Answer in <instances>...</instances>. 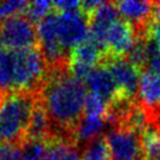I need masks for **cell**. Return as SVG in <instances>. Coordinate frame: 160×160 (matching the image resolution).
<instances>
[{
    "label": "cell",
    "mask_w": 160,
    "mask_h": 160,
    "mask_svg": "<svg viewBox=\"0 0 160 160\" xmlns=\"http://www.w3.org/2000/svg\"><path fill=\"white\" fill-rule=\"evenodd\" d=\"M28 5L29 2L23 0L0 1V22L18 15H23L28 8Z\"/></svg>",
    "instance_id": "e0dca14e"
},
{
    "label": "cell",
    "mask_w": 160,
    "mask_h": 160,
    "mask_svg": "<svg viewBox=\"0 0 160 160\" xmlns=\"http://www.w3.org/2000/svg\"><path fill=\"white\" fill-rule=\"evenodd\" d=\"M137 40L133 27L124 19L112 23L105 36V50L109 58H125Z\"/></svg>",
    "instance_id": "30bf717a"
},
{
    "label": "cell",
    "mask_w": 160,
    "mask_h": 160,
    "mask_svg": "<svg viewBox=\"0 0 160 160\" xmlns=\"http://www.w3.org/2000/svg\"><path fill=\"white\" fill-rule=\"evenodd\" d=\"M111 160H145L142 134L129 128H115L105 136Z\"/></svg>",
    "instance_id": "8992f818"
},
{
    "label": "cell",
    "mask_w": 160,
    "mask_h": 160,
    "mask_svg": "<svg viewBox=\"0 0 160 160\" xmlns=\"http://www.w3.org/2000/svg\"><path fill=\"white\" fill-rule=\"evenodd\" d=\"M137 102L146 112L150 124H160V75L142 71L137 93Z\"/></svg>",
    "instance_id": "52a82bcc"
},
{
    "label": "cell",
    "mask_w": 160,
    "mask_h": 160,
    "mask_svg": "<svg viewBox=\"0 0 160 160\" xmlns=\"http://www.w3.org/2000/svg\"><path fill=\"white\" fill-rule=\"evenodd\" d=\"M158 160H160V158H159V159H158Z\"/></svg>",
    "instance_id": "cb8c5ba5"
},
{
    "label": "cell",
    "mask_w": 160,
    "mask_h": 160,
    "mask_svg": "<svg viewBox=\"0 0 160 160\" xmlns=\"http://www.w3.org/2000/svg\"><path fill=\"white\" fill-rule=\"evenodd\" d=\"M142 151L145 160H158L160 158V131L154 125H148L142 132Z\"/></svg>",
    "instance_id": "9a60e30c"
},
{
    "label": "cell",
    "mask_w": 160,
    "mask_h": 160,
    "mask_svg": "<svg viewBox=\"0 0 160 160\" xmlns=\"http://www.w3.org/2000/svg\"><path fill=\"white\" fill-rule=\"evenodd\" d=\"M119 15L133 27L138 36H148L154 14V1L125 0L115 2Z\"/></svg>",
    "instance_id": "ba28073f"
},
{
    "label": "cell",
    "mask_w": 160,
    "mask_h": 160,
    "mask_svg": "<svg viewBox=\"0 0 160 160\" xmlns=\"http://www.w3.org/2000/svg\"><path fill=\"white\" fill-rule=\"evenodd\" d=\"M83 82L90 92L102 97L108 103H110L118 95H120V91L117 87V83L111 71L104 64L93 68Z\"/></svg>",
    "instance_id": "8fae6325"
},
{
    "label": "cell",
    "mask_w": 160,
    "mask_h": 160,
    "mask_svg": "<svg viewBox=\"0 0 160 160\" xmlns=\"http://www.w3.org/2000/svg\"><path fill=\"white\" fill-rule=\"evenodd\" d=\"M53 11H54L53 1L39 0V1H32V2H29L25 15L34 23L36 21L39 23L42 19L45 18V17H47L48 14L52 13Z\"/></svg>",
    "instance_id": "ac0fdd59"
},
{
    "label": "cell",
    "mask_w": 160,
    "mask_h": 160,
    "mask_svg": "<svg viewBox=\"0 0 160 160\" xmlns=\"http://www.w3.org/2000/svg\"><path fill=\"white\" fill-rule=\"evenodd\" d=\"M109 126L105 117H92V116H83L80 123L77 124L74 131V137L77 145H84L93 138L102 136L103 131Z\"/></svg>",
    "instance_id": "4fadbf2b"
},
{
    "label": "cell",
    "mask_w": 160,
    "mask_h": 160,
    "mask_svg": "<svg viewBox=\"0 0 160 160\" xmlns=\"http://www.w3.org/2000/svg\"><path fill=\"white\" fill-rule=\"evenodd\" d=\"M38 92H8L0 102V144L21 146L27 140V131Z\"/></svg>",
    "instance_id": "3957f363"
},
{
    "label": "cell",
    "mask_w": 160,
    "mask_h": 160,
    "mask_svg": "<svg viewBox=\"0 0 160 160\" xmlns=\"http://www.w3.org/2000/svg\"><path fill=\"white\" fill-rule=\"evenodd\" d=\"M56 13L58 39L63 49L70 55L72 49L87 40L89 36V18L81 11V8Z\"/></svg>",
    "instance_id": "5b68a950"
},
{
    "label": "cell",
    "mask_w": 160,
    "mask_h": 160,
    "mask_svg": "<svg viewBox=\"0 0 160 160\" xmlns=\"http://www.w3.org/2000/svg\"><path fill=\"white\" fill-rule=\"evenodd\" d=\"M81 160H111L110 150L104 134L93 138L83 145Z\"/></svg>",
    "instance_id": "2e32d148"
},
{
    "label": "cell",
    "mask_w": 160,
    "mask_h": 160,
    "mask_svg": "<svg viewBox=\"0 0 160 160\" xmlns=\"http://www.w3.org/2000/svg\"><path fill=\"white\" fill-rule=\"evenodd\" d=\"M50 132H52L50 119L38 97V102L33 110L28 131H27V139L47 140L50 137Z\"/></svg>",
    "instance_id": "5bb4252c"
},
{
    "label": "cell",
    "mask_w": 160,
    "mask_h": 160,
    "mask_svg": "<svg viewBox=\"0 0 160 160\" xmlns=\"http://www.w3.org/2000/svg\"><path fill=\"white\" fill-rule=\"evenodd\" d=\"M80 1H72V0H63V1H56L54 2V11L56 12H68L74 9H80Z\"/></svg>",
    "instance_id": "7402d4cb"
},
{
    "label": "cell",
    "mask_w": 160,
    "mask_h": 160,
    "mask_svg": "<svg viewBox=\"0 0 160 160\" xmlns=\"http://www.w3.org/2000/svg\"><path fill=\"white\" fill-rule=\"evenodd\" d=\"M40 49H6L0 47V91L38 92L48 76Z\"/></svg>",
    "instance_id": "7a4b0ae2"
},
{
    "label": "cell",
    "mask_w": 160,
    "mask_h": 160,
    "mask_svg": "<svg viewBox=\"0 0 160 160\" xmlns=\"http://www.w3.org/2000/svg\"><path fill=\"white\" fill-rule=\"evenodd\" d=\"M158 129H159V131H160V124H159V126H158Z\"/></svg>",
    "instance_id": "603a6c76"
},
{
    "label": "cell",
    "mask_w": 160,
    "mask_h": 160,
    "mask_svg": "<svg viewBox=\"0 0 160 160\" xmlns=\"http://www.w3.org/2000/svg\"><path fill=\"white\" fill-rule=\"evenodd\" d=\"M47 142L40 139H27L21 145L22 160H41Z\"/></svg>",
    "instance_id": "ffe728a7"
},
{
    "label": "cell",
    "mask_w": 160,
    "mask_h": 160,
    "mask_svg": "<svg viewBox=\"0 0 160 160\" xmlns=\"http://www.w3.org/2000/svg\"><path fill=\"white\" fill-rule=\"evenodd\" d=\"M38 27L26 15L0 22V47L6 49L38 48Z\"/></svg>",
    "instance_id": "277c9868"
},
{
    "label": "cell",
    "mask_w": 160,
    "mask_h": 160,
    "mask_svg": "<svg viewBox=\"0 0 160 160\" xmlns=\"http://www.w3.org/2000/svg\"><path fill=\"white\" fill-rule=\"evenodd\" d=\"M87 96L88 89L84 82L75 77L70 70L49 71L38 91L39 101L52 123L49 139L75 142L74 131L84 116Z\"/></svg>",
    "instance_id": "6da1fadb"
},
{
    "label": "cell",
    "mask_w": 160,
    "mask_h": 160,
    "mask_svg": "<svg viewBox=\"0 0 160 160\" xmlns=\"http://www.w3.org/2000/svg\"><path fill=\"white\" fill-rule=\"evenodd\" d=\"M109 103L95 93L89 92L85 99L84 115L92 117H105Z\"/></svg>",
    "instance_id": "d6986e66"
},
{
    "label": "cell",
    "mask_w": 160,
    "mask_h": 160,
    "mask_svg": "<svg viewBox=\"0 0 160 160\" xmlns=\"http://www.w3.org/2000/svg\"><path fill=\"white\" fill-rule=\"evenodd\" d=\"M0 160H22L21 146L0 144Z\"/></svg>",
    "instance_id": "44dd1931"
},
{
    "label": "cell",
    "mask_w": 160,
    "mask_h": 160,
    "mask_svg": "<svg viewBox=\"0 0 160 160\" xmlns=\"http://www.w3.org/2000/svg\"><path fill=\"white\" fill-rule=\"evenodd\" d=\"M41 160H81L80 146L69 139H47Z\"/></svg>",
    "instance_id": "7c38bea8"
},
{
    "label": "cell",
    "mask_w": 160,
    "mask_h": 160,
    "mask_svg": "<svg viewBox=\"0 0 160 160\" xmlns=\"http://www.w3.org/2000/svg\"><path fill=\"white\" fill-rule=\"evenodd\" d=\"M103 64L111 71L120 93L131 99H137L142 71L124 58H108Z\"/></svg>",
    "instance_id": "9c48e42d"
}]
</instances>
